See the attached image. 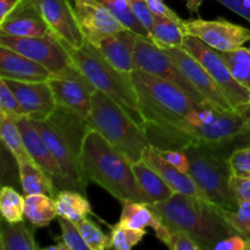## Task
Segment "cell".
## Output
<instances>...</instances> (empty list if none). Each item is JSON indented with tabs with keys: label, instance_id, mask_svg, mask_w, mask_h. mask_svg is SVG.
<instances>
[{
	"label": "cell",
	"instance_id": "6da1fadb",
	"mask_svg": "<svg viewBox=\"0 0 250 250\" xmlns=\"http://www.w3.org/2000/svg\"><path fill=\"white\" fill-rule=\"evenodd\" d=\"M132 161L100 133L90 129L81 154V171L85 185L94 183L122 203H149L139 187Z\"/></svg>",
	"mask_w": 250,
	"mask_h": 250
},
{
	"label": "cell",
	"instance_id": "7a4b0ae2",
	"mask_svg": "<svg viewBox=\"0 0 250 250\" xmlns=\"http://www.w3.org/2000/svg\"><path fill=\"white\" fill-rule=\"evenodd\" d=\"M151 207L163 224L189 234L203 250H212L221 239L238 234L222 217L220 208L200 198L173 193L170 199Z\"/></svg>",
	"mask_w": 250,
	"mask_h": 250
},
{
	"label": "cell",
	"instance_id": "3957f363",
	"mask_svg": "<svg viewBox=\"0 0 250 250\" xmlns=\"http://www.w3.org/2000/svg\"><path fill=\"white\" fill-rule=\"evenodd\" d=\"M31 120V119H29ZM76 190L87 195V185L81 171V154L90 131L87 121L66 107L59 106L45 120H31Z\"/></svg>",
	"mask_w": 250,
	"mask_h": 250
},
{
	"label": "cell",
	"instance_id": "277c9868",
	"mask_svg": "<svg viewBox=\"0 0 250 250\" xmlns=\"http://www.w3.org/2000/svg\"><path fill=\"white\" fill-rule=\"evenodd\" d=\"M73 63L84 73L99 92L114 100L137 125L144 129L146 121L142 115L136 88L129 73L121 72L111 65L97 46L85 42L80 49L63 44Z\"/></svg>",
	"mask_w": 250,
	"mask_h": 250
},
{
	"label": "cell",
	"instance_id": "5b68a950",
	"mask_svg": "<svg viewBox=\"0 0 250 250\" xmlns=\"http://www.w3.org/2000/svg\"><path fill=\"white\" fill-rule=\"evenodd\" d=\"M144 121L156 125H181L197 103L172 83L136 68L131 73Z\"/></svg>",
	"mask_w": 250,
	"mask_h": 250
},
{
	"label": "cell",
	"instance_id": "8992f818",
	"mask_svg": "<svg viewBox=\"0 0 250 250\" xmlns=\"http://www.w3.org/2000/svg\"><path fill=\"white\" fill-rule=\"evenodd\" d=\"M90 129L102 134L132 163L142 160L149 144L146 131L104 93L93 94L92 107L85 119Z\"/></svg>",
	"mask_w": 250,
	"mask_h": 250
},
{
	"label": "cell",
	"instance_id": "52a82bcc",
	"mask_svg": "<svg viewBox=\"0 0 250 250\" xmlns=\"http://www.w3.org/2000/svg\"><path fill=\"white\" fill-rule=\"evenodd\" d=\"M189 159L188 173L207 197L208 202L224 210L234 211L238 200L231 188L233 175L229 156L203 143H195L185 149Z\"/></svg>",
	"mask_w": 250,
	"mask_h": 250
},
{
	"label": "cell",
	"instance_id": "ba28073f",
	"mask_svg": "<svg viewBox=\"0 0 250 250\" xmlns=\"http://www.w3.org/2000/svg\"><path fill=\"white\" fill-rule=\"evenodd\" d=\"M134 65L138 70L148 72L175 84L186 94L189 95L197 104L210 105L208 100L200 94L199 90L186 77L181 68L151 39L141 36L138 37L136 51H134Z\"/></svg>",
	"mask_w": 250,
	"mask_h": 250
},
{
	"label": "cell",
	"instance_id": "9c48e42d",
	"mask_svg": "<svg viewBox=\"0 0 250 250\" xmlns=\"http://www.w3.org/2000/svg\"><path fill=\"white\" fill-rule=\"evenodd\" d=\"M182 48L202 63L203 67L224 90L225 95L234 110L238 111L242 106L248 104L250 102V90L232 76L229 66L221 58L219 50L211 48L193 36L185 37Z\"/></svg>",
	"mask_w": 250,
	"mask_h": 250
},
{
	"label": "cell",
	"instance_id": "30bf717a",
	"mask_svg": "<svg viewBox=\"0 0 250 250\" xmlns=\"http://www.w3.org/2000/svg\"><path fill=\"white\" fill-rule=\"evenodd\" d=\"M0 45L41 63L51 73L60 72L73 63L66 46L51 32L43 37L0 36Z\"/></svg>",
	"mask_w": 250,
	"mask_h": 250
},
{
	"label": "cell",
	"instance_id": "8fae6325",
	"mask_svg": "<svg viewBox=\"0 0 250 250\" xmlns=\"http://www.w3.org/2000/svg\"><path fill=\"white\" fill-rule=\"evenodd\" d=\"M48 82L59 106L87 119L92 107L93 94L98 89L75 63L60 72L51 73Z\"/></svg>",
	"mask_w": 250,
	"mask_h": 250
},
{
	"label": "cell",
	"instance_id": "7c38bea8",
	"mask_svg": "<svg viewBox=\"0 0 250 250\" xmlns=\"http://www.w3.org/2000/svg\"><path fill=\"white\" fill-rule=\"evenodd\" d=\"M181 26L186 36L195 37L219 51L234 50L250 42L249 28L232 23L224 17L212 21L202 19L183 20Z\"/></svg>",
	"mask_w": 250,
	"mask_h": 250
},
{
	"label": "cell",
	"instance_id": "4fadbf2b",
	"mask_svg": "<svg viewBox=\"0 0 250 250\" xmlns=\"http://www.w3.org/2000/svg\"><path fill=\"white\" fill-rule=\"evenodd\" d=\"M72 6L85 42L94 46L126 28L102 0H73Z\"/></svg>",
	"mask_w": 250,
	"mask_h": 250
},
{
	"label": "cell",
	"instance_id": "5bb4252c",
	"mask_svg": "<svg viewBox=\"0 0 250 250\" xmlns=\"http://www.w3.org/2000/svg\"><path fill=\"white\" fill-rule=\"evenodd\" d=\"M163 50L181 68L186 77L199 90L200 94L208 100L210 105L222 111L234 110L221 87L215 82L214 78L203 67L202 63L197 59L193 58L187 50L178 46L163 49Z\"/></svg>",
	"mask_w": 250,
	"mask_h": 250
},
{
	"label": "cell",
	"instance_id": "9a60e30c",
	"mask_svg": "<svg viewBox=\"0 0 250 250\" xmlns=\"http://www.w3.org/2000/svg\"><path fill=\"white\" fill-rule=\"evenodd\" d=\"M41 12L51 33L73 49L82 48L85 38L70 0H31Z\"/></svg>",
	"mask_w": 250,
	"mask_h": 250
},
{
	"label": "cell",
	"instance_id": "2e32d148",
	"mask_svg": "<svg viewBox=\"0 0 250 250\" xmlns=\"http://www.w3.org/2000/svg\"><path fill=\"white\" fill-rule=\"evenodd\" d=\"M17 125H19V128L23 137L24 146H26L32 161L49 176V178L53 181L59 190H76L73 183L63 172L60 164L58 163L50 149L48 148L44 139L32 125L31 120L28 117H21L17 120Z\"/></svg>",
	"mask_w": 250,
	"mask_h": 250
},
{
	"label": "cell",
	"instance_id": "e0dca14e",
	"mask_svg": "<svg viewBox=\"0 0 250 250\" xmlns=\"http://www.w3.org/2000/svg\"><path fill=\"white\" fill-rule=\"evenodd\" d=\"M5 82L16 95L28 119L45 120L58 107L53 89L48 81L23 82V81L5 80Z\"/></svg>",
	"mask_w": 250,
	"mask_h": 250
},
{
	"label": "cell",
	"instance_id": "ac0fdd59",
	"mask_svg": "<svg viewBox=\"0 0 250 250\" xmlns=\"http://www.w3.org/2000/svg\"><path fill=\"white\" fill-rule=\"evenodd\" d=\"M50 32L31 0H23L4 21L0 22V36L43 37Z\"/></svg>",
	"mask_w": 250,
	"mask_h": 250
},
{
	"label": "cell",
	"instance_id": "d6986e66",
	"mask_svg": "<svg viewBox=\"0 0 250 250\" xmlns=\"http://www.w3.org/2000/svg\"><path fill=\"white\" fill-rule=\"evenodd\" d=\"M142 160L146 161L153 170H155L163 177V180L172 188V190L175 193L192 195V197L200 198V199H204L208 202L205 194L200 190V188L198 187L194 180L190 177L189 173L182 172L177 167L171 165L168 161H166L161 156V154L159 153V150L156 148L149 146L144 150Z\"/></svg>",
	"mask_w": 250,
	"mask_h": 250
},
{
	"label": "cell",
	"instance_id": "ffe728a7",
	"mask_svg": "<svg viewBox=\"0 0 250 250\" xmlns=\"http://www.w3.org/2000/svg\"><path fill=\"white\" fill-rule=\"evenodd\" d=\"M138 37L136 32L125 28L103 39L97 48L114 67L121 72L131 73L136 70L134 51Z\"/></svg>",
	"mask_w": 250,
	"mask_h": 250
},
{
	"label": "cell",
	"instance_id": "44dd1931",
	"mask_svg": "<svg viewBox=\"0 0 250 250\" xmlns=\"http://www.w3.org/2000/svg\"><path fill=\"white\" fill-rule=\"evenodd\" d=\"M51 72L27 56L0 45V78L23 82L48 81Z\"/></svg>",
	"mask_w": 250,
	"mask_h": 250
},
{
	"label": "cell",
	"instance_id": "7402d4cb",
	"mask_svg": "<svg viewBox=\"0 0 250 250\" xmlns=\"http://www.w3.org/2000/svg\"><path fill=\"white\" fill-rule=\"evenodd\" d=\"M134 176L137 178L142 192L148 199L149 204H158L170 199L173 190L155 170L150 167L146 161L139 160L132 164Z\"/></svg>",
	"mask_w": 250,
	"mask_h": 250
},
{
	"label": "cell",
	"instance_id": "603a6c76",
	"mask_svg": "<svg viewBox=\"0 0 250 250\" xmlns=\"http://www.w3.org/2000/svg\"><path fill=\"white\" fill-rule=\"evenodd\" d=\"M17 166L20 185L24 195L46 194L55 199L60 190L39 166H37L32 160L19 161Z\"/></svg>",
	"mask_w": 250,
	"mask_h": 250
},
{
	"label": "cell",
	"instance_id": "cb8c5ba5",
	"mask_svg": "<svg viewBox=\"0 0 250 250\" xmlns=\"http://www.w3.org/2000/svg\"><path fill=\"white\" fill-rule=\"evenodd\" d=\"M36 226H28L24 220L20 222H0V249L1 250H38L34 238Z\"/></svg>",
	"mask_w": 250,
	"mask_h": 250
},
{
	"label": "cell",
	"instance_id": "d4e9b609",
	"mask_svg": "<svg viewBox=\"0 0 250 250\" xmlns=\"http://www.w3.org/2000/svg\"><path fill=\"white\" fill-rule=\"evenodd\" d=\"M119 224L133 229H146V227L155 229L163 224V221L149 203L126 202L122 203Z\"/></svg>",
	"mask_w": 250,
	"mask_h": 250
},
{
	"label": "cell",
	"instance_id": "484cf974",
	"mask_svg": "<svg viewBox=\"0 0 250 250\" xmlns=\"http://www.w3.org/2000/svg\"><path fill=\"white\" fill-rule=\"evenodd\" d=\"M58 216L55 199L46 194L24 195V219L36 227H46Z\"/></svg>",
	"mask_w": 250,
	"mask_h": 250
},
{
	"label": "cell",
	"instance_id": "4316f807",
	"mask_svg": "<svg viewBox=\"0 0 250 250\" xmlns=\"http://www.w3.org/2000/svg\"><path fill=\"white\" fill-rule=\"evenodd\" d=\"M58 216L65 217L73 222H80L88 215L93 214L92 207L84 194L77 190H60L55 197Z\"/></svg>",
	"mask_w": 250,
	"mask_h": 250
},
{
	"label": "cell",
	"instance_id": "83f0119b",
	"mask_svg": "<svg viewBox=\"0 0 250 250\" xmlns=\"http://www.w3.org/2000/svg\"><path fill=\"white\" fill-rule=\"evenodd\" d=\"M185 37L186 33L180 23L163 15H154L150 38L159 48H182Z\"/></svg>",
	"mask_w": 250,
	"mask_h": 250
},
{
	"label": "cell",
	"instance_id": "f1b7e54d",
	"mask_svg": "<svg viewBox=\"0 0 250 250\" xmlns=\"http://www.w3.org/2000/svg\"><path fill=\"white\" fill-rule=\"evenodd\" d=\"M0 137L7 150L11 153L15 160L19 161L32 160L24 146L23 137L17 125V119L0 115Z\"/></svg>",
	"mask_w": 250,
	"mask_h": 250
},
{
	"label": "cell",
	"instance_id": "f546056e",
	"mask_svg": "<svg viewBox=\"0 0 250 250\" xmlns=\"http://www.w3.org/2000/svg\"><path fill=\"white\" fill-rule=\"evenodd\" d=\"M232 76L250 90V48L241 46L229 51H219Z\"/></svg>",
	"mask_w": 250,
	"mask_h": 250
},
{
	"label": "cell",
	"instance_id": "4dcf8cb0",
	"mask_svg": "<svg viewBox=\"0 0 250 250\" xmlns=\"http://www.w3.org/2000/svg\"><path fill=\"white\" fill-rule=\"evenodd\" d=\"M0 212L7 222L24 220V197L11 186H4L0 192Z\"/></svg>",
	"mask_w": 250,
	"mask_h": 250
},
{
	"label": "cell",
	"instance_id": "1f68e13d",
	"mask_svg": "<svg viewBox=\"0 0 250 250\" xmlns=\"http://www.w3.org/2000/svg\"><path fill=\"white\" fill-rule=\"evenodd\" d=\"M102 1L109 7L110 11L121 21V23L124 24L126 28L136 32L138 36L151 39L150 33L148 32V29L141 23V21L137 19L136 15L132 11L129 0H102Z\"/></svg>",
	"mask_w": 250,
	"mask_h": 250
},
{
	"label": "cell",
	"instance_id": "d6a6232c",
	"mask_svg": "<svg viewBox=\"0 0 250 250\" xmlns=\"http://www.w3.org/2000/svg\"><path fill=\"white\" fill-rule=\"evenodd\" d=\"M154 231H155V236L166 247L172 250H203L202 247L189 234L181 231V229L161 224Z\"/></svg>",
	"mask_w": 250,
	"mask_h": 250
},
{
	"label": "cell",
	"instance_id": "836d02e7",
	"mask_svg": "<svg viewBox=\"0 0 250 250\" xmlns=\"http://www.w3.org/2000/svg\"><path fill=\"white\" fill-rule=\"evenodd\" d=\"M83 239L90 250H104L111 248V236H106L92 220L88 217L76 222Z\"/></svg>",
	"mask_w": 250,
	"mask_h": 250
},
{
	"label": "cell",
	"instance_id": "e575fe53",
	"mask_svg": "<svg viewBox=\"0 0 250 250\" xmlns=\"http://www.w3.org/2000/svg\"><path fill=\"white\" fill-rule=\"evenodd\" d=\"M146 234V229H133L129 227L122 226L117 222L111 226V248L116 250H129L137 244L141 243L142 239Z\"/></svg>",
	"mask_w": 250,
	"mask_h": 250
},
{
	"label": "cell",
	"instance_id": "d590c367",
	"mask_svg": "<svg viewBox=\"0 0 250 250\" xmlns=\"http://www.w3.org/2000/svg\"><path fill=\"white\" fill-rule=\"evenodd\" d=\"M220 212L237 233L250 239V202H239L238 208L234 211L220 209Z\"/></svg>",
	"mask_w": 250,
	"mask_h": 250
},
{
	"label": "cell",
	"instance_id": "8d00e7d4",
	"mask_svg": "<svg viewBox=\"0 0 250 250\" xmlns=\"http://www.w3.org/2000/svg\"><path fill=\"white\" fill-rule=\"evenodd\" d=\"M0 115L17 120L21 117H28L4 78H0Z\"/></svg>",
	"mask_w": 250,
	"mask_h": 250
},
{
	"label": "cell",
	"instance_id": "74e56055",
	"mask_svg": "<svg viewBox=\"0 0 250 250\" xmlns=\"http://www.w3.org/2000/svg\"><path fill=\"white\" fill-rule=\"evenodd\" d=\"M59 225H60L61 232H62L61 239L70 250H90L83 239L76 222L59 216Z\"/></svg>",
	"mask_w": 250,
	"mask_h": 250
},
{
	"label": "cell",
	"instance_id": "f35d334b",
	"mask_svg": "<svg viewBox=\"0 0 250 250\" xmlns=\"http://www.w3.org/2000/svg\"><path fill=\"white\" fill-rule=\"evenodd\" d=\"M229 165H231L233 175L250 176V148L237 149L229 155Z\"/></svg>",
	"mask_w": 250,
	"mask_h": 250
},
{
	"label": "cell",
	"instance_id": "ab89813d",
	"mask_svg": "<svg viewBox=\"0 0 250 250\" xmlns=\"http://www.w3.org/2000/svg\"><path fill=\"white\" fill-rule=\"evenodd\" d=\"M129 4H131L132 11L136 15L137 19L150 33L154 21V12L151 11L146 0H129Z\"/></svg>",
	"mask_w": 250,
	"mask_h": 250
},
{
	"label": "cell",
	"instance_id": "60d3db41",
	"mask_svg": "<svg viewBox=\"0 0 250 250\" xmlns=\"http://www.w3.org/2000/svg\"><path fill=\"white\" fill-rule=\"evenodd\" d=\"M231 188L238 203L250 202V176L232 175Z\"/></svg>",
	"mask_w": 250,
	"mask_h": 250
},
{
	"label": "cell",
	"instance_id": "b9f144b4",
	"mask_svg": "<svg viewBox=\"0 0 250 250\" xmlns=\"http://www.w3.org/2000/svg\"><path fill=\"white\" fill-rule=\"evenodd\" d=\"M159 153L161 154L166 161L177 167L182 172H187L189 171V159H188L187 154L183 150H160L158 149Z\"/></svg>",
	"mask_w": 250,
	"mask_h": 250
},
{
	"label": "cell",
	"instance_id": "7bdbcfd3",
	"mask_svg": "<svg viewBox=\"0 0 250 250\" xmlns=\"http://www.w3.org/2000/svg\"><path fill=\"white\" fill-rule=\"evenodd\" d=\"M212 250H249V239L241 234H233L217 242Z\"/></svg>",
	"mask_w": 250,
	"mask_h": 250
},
{
	"label": "cell",
	"instance_id": "ee69618b",
	"mask_svg": "<svg viewBox=\"0 0 250 250\" xmlns=\"http://www.w3.org/2000/svg\"><path fill=\"white\" fill-rule=\"evenodd\" d=\"M146 1L149 5L151 11L154 12V15H163V16L168 17V19L173 20L177 23L182 24L183 20L171 7H168L164 0H146Z\"/></svg>",
	"mask_w": 250,
	"mask_h": 250
},
{
	"label": "cell",
	"instance_id": "f6af8a7d",
	"mask_svg": "<svg viewBox=\"0 0 250 250\" xmlns=\"http://www.w3.org/2000/svg\"><path fill=\"white\" fill-rule=\"evenodd\" d=\"M217 1L250 22V9L244 5V0H217Z\"/></svg>",
	"mask_w": 250,
	"mask_h": 250
},
{
	"label": "cell",
	"instance_id": "bcb514c9",
	"mask_svg": "<svg viewBox=\"0 0 250 250\" xmlns=\"http://www.w3.org/2000/svg\"><path fill=\"white\" fill-rule=\"evenodd\" d=\"M250 148V125L246 131L242 132L239 136H237L231 143V154L237 149Z\"/></svg>",
	"mask_w": 250,
	"mask_h": 250
},
{
	"label": "cell",
	"instance_id": "7dc6e473",
	"mask_svg": "<svg viewBox=\"0 0 250 250\" xmlns=\"http://www.w3.org/2000/svg\"><path fill=\"white\" fill-rule=\"evenodd\" d=\"M23 0H0V22L4 21Z\"/></svg>",
	"mask_w": 250,
	"mask_h": 250
},
{
	"label": "cell",
	"instance_id": "c3c4849f",
	"mask_svg": "<svg viewBox=\"0 0 250 250\" xmlns=\"http://www.w3.org/2000/svg\"><path fill=\"white\" fill-rule=\"evenodd\" d=\"M183 1H186V6L189 10L190 14L198 15L199 7L202 6V2L204 1V0H183Z\"/></svg>",
	"mask_w": 250,
	"mask_h": 250
},
{
	"label": "cell",
	"instance_id": "681fc988",
	"mask_svg": "<svg viewBox=\"0 0 250 250\" xmlns=\"http://www.w3.org/2000/svg\"><path fill=\"white\" fill-rule=\"evenodd\" d=\"M238 112L250 124V102L248 104L244 105V106H242L241 109L238 110Z\"/></svg>",
	"mask_w": 250,
	"mask_h": 250
},
{
	"label": "cell",
	"instance_id": "f907efd6",
	"mask_svg": "<svg viewBox=\"0 0 250 250\" xmlns=\"http://www.w3.org/2000/svg\"><path fill=\"white\" fill-rule=\"evenodd\" d=\"M44 250H70V248H68V247L63 243L62 239H61L60 243H56V244H54V246L45 247Z\"/></svg>",
	"mask_w": 250,
	"mask_h": 250
},
{
	"label": "cell",
	"instance_id": "816d5d0a",
	"mask_svg": "<svg viewBox=\"0 0 250 250\" xmlns=\"http://www.w3.org/2000/svg\"><path fill=\"white\" fill-rule=\"evenodd\" d=\"M244 5H246L248 9H250V0H244Z\"/></svg>",
	"mask_w": 250,
	"mask_h": 250
},
{
	"label": "cell",
	"instance_id": "f5cc1de1",
	"mask_svg": "<svg viewBox=\"0 0 250 250\" xmlns=\"http://www.w3.org/2000/svg\"><path fill=\"white\" fill-rule=\"evenodd\" d=\"M249 250H250V239H249Z\"/></svg>",
	"mask_w": 250,
	"mask_h": 250
}]
</instances>
